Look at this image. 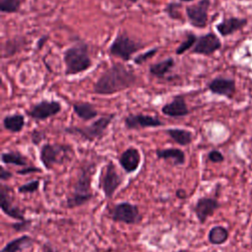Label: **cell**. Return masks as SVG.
<instances>
[{"mask_svg": "<svg viewBox=\"0 0 252 252\" xmlns=\"http://www.w3.org/2000/svg\"><path fill=\"white\" fill-rule=\"evenodd\" d=\"M61 109L62 106L59 101L42 99L39 102L33 104L29 110H27V114L34 120L42 121L57 115Z\"/></svg>", "mask_w": 252, "mask_h": 252, "instance_id": "8fae6325", "label": "cell"}, {"mask_svg": "<svg viewBox=\"0 0 252 252\" xmlns=\"http://www.w3.org/2000/svg\"><path fill=\"white\" fill-rule=\"evenodd\" d=\"M63 60L65 63V75L73 76L87 71L93 64L89 45L80 41L69 46L63 52Z\"/></svg>", "mask_w": 252, "mask_h": 252, "instance_id": "3957f363", "label": "cell"}, {"mask_svg": "<svg viewBox=\"0 0 252 252\" xmlns=\"http://www.w3.org/2000/svg\"><path fill=\"white\" fill-rule=\"evenodd\" d=\"M124 124L125 127L129 130H139L163 126L164 122H162L158 117L138 113L126 116L124 119Z\"/></svg>", "mask_w": 252, "mask_h": 252, "instance_id": "5bb4252c", "label": "cell"}, {"mask_svg": "<svg viewBox=\"0 0 252 252\" xmlns=\"http://www.w3.org/2000/svg\"><path fill=\"white\" fill-rule=\"evenodd\" d=\"M41 252H58L50 243L45 242L41 245Z\"/></svg>", "mask_w": 252, "mask_h": 252, "instance_id": "74e56055", "label": "cell"}, {"mask_svg": "<svg viewBox=\"0 0 252 252\" xmlns=\"http://www.w3.org/2000/svg\"><path fill=\"white\" fill-rule=\"evenodd\" d=\"M21 9V0H0V11L2 13L13 14Z\"/></svg>", "mask_w": 252, "mask_h": 252, "instance_id": "f1b7e54d", "label": "cell"}, {"mask_svg": "<svg viewBox=\"0 0 252 252\" xmlns=\"http://www.w3.org/2000/svg\"><path fill=\"white\" fill-rule=\"evenodd\" d=\"M248 24V20L246 18H238V17H229L223 19L220 23L216 25V29L218 32L222 36H228L235 32L241 30Z\"/></svg>", "mask_w": 252, "mask_h": 252, "instance_id": "ac0fdd59", "label": "cell"}, {"mask_svg": "<svg viewBox=\"0 0 252 252\" xmlns=\"http://www.w3.org/2000/svg\"><path fill=\"white\" fill-rule=\"evenodd\" d=\"M48 39V35H46V34H43L42 36H40L39 37V39H38V41H37V44H36V48L37 49H41L42 47H43V45H44V43H45V41Z\"/></svg>", "mask_w": 252, "mask_h": 252, "instance_id": "ab89813d", "label": "cell"}, {"mask_svg": "<svg viewBox=\"0 0 252 252\" xmlns=\"http://www.w3.org/2000/svg\"><path fill=\"white\" fill-rule=\"evenodd\" d=\"M209 91L217 95L232 98L236 92L235 81L231 78L216 77L208 83Z\"/></svg>", "mask_w": 252, "mask_h": 252, "instance_id": "9a60e30c", "label": "cell"}, {"mask_svg": "<svg viewBox=\"0 0 252 252\" xmlns=\"http://www.w3.org/2000/svg\"><path fill=\"white\" fill-rule=\"evenodd\" d=\"M32 223V220L26 219L25 220H19V221H15V222L11 223V227L16 232H24L31 228Z\"/></svg>", "mask_w": 252, "mask_h": 252, "instance_id": "d6a6232c", "label": "cell"}, {"mask_svg": "<svg viewBox=\"0 0 252 252\" xmlns=\"http://www.w3.org/2000/svg\"><path fill=\"white\" fill-rule=\"evenodd\" d=\"M40 185V181L37 179L30 180L29 182L22 184L18 187V192L21 194H32L35 193Z\"/></svg>", "mask_w": 252, "mask_h": 252, "instance_id": "4dcf8cb0", "label": "cell"}, {"mask_svg": "<svg viewBox=\"0 0 252 252\" xmlns=\"http://www.w3.org/2000/svg\"><path fill=\"white\" fill-rule=\"evenodd\" d=\"M109 215L113 221L125 224H137L143 219L139 207L127 201L115 204L109 211Z\"/></svg>", "mask_w": 252, "mask_h": 252, "instance_id": "ba28073f", "label": "cell"}, {"mask_svg": "<svg viewBox=\"0 0 252 252\" xmlns=\"http://www.w3.org/2000/svg\"><path fill=\"white\" fill-rule=\"evenodd\" d=\"M158 47H154L148 51H145L143 53H140L139 55H137L136 57H134V63L137 65H142L143 63H145L146 61H148L149 59L153 58L157 53H158Z\"/></svg>", "mask_w": 252, "mask_h": 252, "instance_id": "1f68e13d", "label": "cell"}, {"mask_svg": "<svg viewBox=\"0 0 252 252\" xmlns=\"http://www.w3.org/2000/svg\"><path fill=\"white\" fill-rule=\"evenodd\" d=\"M161 112L169 117H183L189 114L186 101L182 95H176L173 99L161 107Z\"/></svg>", "mask_w": 252, "mask_h": 252, "instance_id": "e0dca14e", "label": "cell"}, {"mask_svg": "<svg viewBox=\"0 0 252 252\" xmlns=\"http://www.w3.org/2000/svg\"><path fill=\"white\" fill-rule=\"evenodd\" d=\"M72 106L76 115L84 121H90L98 114L95 106L90 102H76Z\"/></svg>", "mask_w": 252, "mask_h": 252, "instance_id": "d4e9b609", "label": "cell"}, {"mask_svg": "<svg viewBox=\"0 0 252 252\" xmlns=\"http://www.w3.org/2000/svg\"><path fill=\"white\" fill-rule=\"evenodd\" d=\"M220 47L221 41L219 36L216 33L210 32L198 36L197 41L192 48V53L209 56L215 53Z\"/></svg>", "mask_w": 252, "mask_h": 252, "instance_id": "4fadbf2b", "label": "cell"}, {"mask_svg": "<svg viewBox=\"0 0 252 252\" xmlns=\"http://www.w3.org/2000/svg\"><path fill=\"white\" fill-rule=\"evenodd\" d=\"M221 207L218 199L213 197H200L193 206V213L201 224H204L207 220L214 216L215 213Z\"/></svg>", "mask_w": 252, "mask_h": 252, "instance_id": "7c38bea8", "label": "cell"}, {"mask_svg": "<svg viewBox=\"0 0 252 252\" xmlns=\"http://www.w3.org/2000/svg\"><path fill=\"white\" fill-rule=\"evenodd\" d=\"M208 159L213 163H220L224 160V156L219 150H211L208 153Z\"/></svg>", "mask_w": 252, "mask_h": 252, "instance_id": "836d02e7", "label": "cell"}, {"mask_svg": "<svg viewBox=\"0 0 252 252\" xmlns=\"http://www.w3.org/2000/svg\"><path fill=\"white\" fill-rule=\"evenodd\" d=\"M12 189L1 182L0 184V209L3 214L7 217L15 220H25L27 218L25 217V210L21 209L18 205L15 204L14 198L11 195Z\"/></svg>", "mask_w": 252, "mask_h": 252, "instance_id": "9c48e42d", "label": "cell"}, {"mask_svg": "<svg viewBox=\"0 0 252 252\" xmlns=\"http://www.w3.org/2000/svg\"><path fill=\"white\" fill-rule=\"evenodd\" d=\"M34 239L29 234H23L7 242L0 252H21L32 246Z\"/></svg>", "mask_w": 252, "mask_h": 252, "instance_id": "ffe728a7", "label": "cell"}, {"mask_svg": "<svg viewBox=\"0 0 252 252\" xmlns=\"http://www.w3.org/2000/svg\"><path fill=\"white\" fill-rule=\"evenodd\" d=\"M95 170V164L88 163L81 167L77 178L72 185V191L66 198L65 206L67 209H75L88 204L94 199L92 190V177Z\"/></svg>", "mask_w": 252, "mask_h": 252, "instance_id": "7a4b0ae2", "label": "cell"}, {"mask_svg": "<svg viewBox=\"0 0 252 252\" xmlns=\"http://www.w3.org/2000/svg\"><path fill=\"white\" fill-rule=\"evenodd\" d=\"M193 0H180V2H191Z\"/></svg>", "mask_w": 252, "mask_h": 252, "instance_id": "60d3db41", "label": "cell"}, {"mask_svg": "<svg viewBox=\"0 0 252 252\" xmlns=\"http://www.w3.org/2000/svg\"><path fill=\"white\" fill-rule=\"evenodd\" d=\"M41 169L39 167H36L34 165H28L25 166L19 170H17V174L19 175H27V174H31V173H34V172H40Z\"/></svg>", "mask_w": 252, "mask_h": 252, "instance_id": "d590c367", "label": "cell"}, {"mask_svg": "<svg viewBox=\"0 0 252 252\" xmlns=\"http://www.w3.org/2000/svg\"><path fill=\"white\" fill-rule=\"evenodd\" d=\"M210 6L211 0H199L196 4L186 6L185 12L189 24L195 28H205L208 24V12Z\"/></svg>", "mask_w": 252, "mask_h": 252, "instance_id": "30bf717a", "label": "cell"}, {"mask_svg": "<svg viewBox=\"0 0 252 252\" xmlns=\"http://www.w3.org/2000/svg\"><path fill=\"white\" fill-rule=\"evenodd\" d=\"M45 138V133L42 130L34 129L31 134V141L34 145H38Z\"/></svg>", "mask_w": 252, "mask_h": 252, "instance_id": "e575fe53", "label": "cell"}, {"mask_svg": "<svg viewBox=\"0 0 252 252\" xmlns=\"http://www.w3.org/2000/svg\"><path fill=\"white\" fill-rule=\"evenodd\" d=\"M136 74L121 63H115L106 69L94 84L93 92L96 94H113L132 88L137 83Z\"/></svg>", "mask_w": 252, "mask_h": 252, "instance_id": "6da1fadb", "label": "cell"}, {"mask_svg": "<svg viewBox=\"0 0 252 252\" xmlns=\"http://www.w3.org/2000/svg\"><path fill=\"white\" fill-rule=\"evenodd\" d=\"M182 8L181 2H169L165 8L164 13L172 20H182V16L179 12V10Z\"/></svg>", "mask_w": 252, "mask_h": 252, "instance_id": "f546056e", "label": "cell"}, {"mask_svg": "<svg viewBox=\"0 0 252 252\" xmlns=\"http://www.w3.org/2000/svg\"><path fill=\"white\" fill-rule=\"evenodd\" d=\"M197 38H198V36H196L195 33L187 32L185 35V39L182 40L181 43L178 45V47L175 50V53L177 55H181V54L185 53L191 47H194V45L197 41Z\"/></svg>", "mask_w": 252, "mask_h": 252, "instance_id": "83f0119b", "label": "cell"}, {"mask_svg": "<svg viewBox=\"0 0 252 252\" xmlns=\"http://www.w3.org/2000/svg\"><path fill=\"white\" fill-rule=\"evenodd\" d=\"M175 196L178 198V199H181V200H185L187 198V192L185 191V189L183 188H178L175 192Z\"/></svg>", "mask_w": 252, "mask_h": 252, "instance_id": "f35d334b", "label": "cell"}, {"mask_svg": "<svg viewBox=\"0 0 252 252\" xmlns=\"http://www.w3.org/2000/svg\"><path fill=\"white\" fill-rule=\"evenodd\" d=\"M114 117H115V113L107 114L97 118L88 126H84V127L68 126L64 129V131L68 134L78 135L86 141L94 142V140H99L102 138L107 127L112 122Z\"/></svg>", "mask_w": 252, "mask_h": 252, "instance_id": "5b68a950", "label": "cell"}, {"mask_svg": "<svg viewBox=\"0 0 252 252\" xmlns=\"http://www.w3.org/2000/svg\"><path fill=\"white\" fill-rule=\"evenodd\" d=\"M3 127L11 133H20L25 127V116L19 112L6 115L3 118Z\"/></svg>", "mask_w": 252, "mask_h": 252, "instance_id": "7402d4cb", "label": "cell"}, {"mask_svg": "<svg viewBox=\"0 0 252 252\" xmlns=\"http://www.w3.org/2000/svg\"><path fill=\"white\" fill-rule=\"evenodd\" d=\"M72 147L63 144L45 143L40 147L39 159L45 169L51 170L55 164H63L70 160Z\"/></svg>", "mask_w": 252, "mask_h": 252, "instance_id": "277c9868", "label": "cell"}, {"mask_svg": "<svg viewBox=\"0 0 252 252\" xmlns=\"http://www.w3.org/2000/svg\"><path fill=\"white\" fill-rule=\"evenodd\" d=\"M156 156L158 159H171L174 165H183L186 160L185 153L178 148H166L156 150Z\"/></svg>", "mask_w": 252, "mask_h": 252, "instance_id": "d6986e66", "label": "cell"}, {"mask_svg": "<svg viewBox=\"0 0 252 252\" xmlns=\"http://www.w3.org/2000/svg\"><path fill=\"white\" fill-rule=\"evenodd\" d=\"M118 162L126 174L135 172L141 163L140 151L135 147H129L118 158Z\"/></svg>", "mask_w": 252, "mask_h": 252, "instance_id": "2e32d148", "label": "cell"}, {"mask_svg": "<svg viewBox=\"0 0 252 252\" xmlns=\"http://www.w3.org/2000/svg\"><path fill=\"white\" fill-rule=\"evenodd\" d=\"M145 45L132 39L126 32H119L111 42L108 53L123 61H129L132 55Z\"/></svg>", "mask_w": 252, "mask_h": 252, "instance_id": "52a82bcc", "label": "cell"}, {"mask_svg": "<svg viewBox=\"0 0 252 252\" xmlns=\"http://www.w3.org/2000/svg\"><path fill=\"white\" fill-rule=\"evenodd\" d=\"M166 135L180 146H188L193 141V135L190 131L182 128H168L165 130Z\"/></svg>", "mask_w": 252, "mask_h": 252, "instance_id": "484cf974", "label": "cell"}, {"mask_svg": "<svg viewBox=\"0 0 252 252\" xmlns=\"http://www.w3.org/2000/svg\"><path fill=\"white\" fill-rule=\"evenodd\" d=\"M251 140H252V137H251Z\"/></svg>", "mask_w": 252, "mask_h": 252, "instance_id": "7bdbcfd3", "label": "cell"}, {"mask_svg": "<svg viewBox=\"0 0 252 252\" xmlns=\"http://www.w3.org/2000/svg\"><path fill=\"white\" fill-rule=\"evenodd\" d=\"M174 65H175L174 59L172 57H168L159 62L152 64L149 68V72L151 75H153L157 78L163 79V78H165L166 74H168L171 71V69L174 67Z\"/></svg>", "mask_w": 252, "mask_h": 252, "instance_id": "cb8c5ba5", "label": "cell"}, {"mask_svg": "<svg viewBox=\"0 0 252 252\" xmlns=\"http://www.w3.org/2000/svg\"><path fill=\"white\" fill-rule=\"evenodd\" d=\"M27 43V38L23 35H15L14 37L7 39L2 45V57H12L13 55L21 51Z\"/></svg>", "mask_w": 252, "mask_h": 252, "instance_id": "44dd1931", "label": "cell"}, {"mask_svg": "<svg viewBox=\"0 0 252 252\" xmlns=\"http://www.w3.org/2000/svg\"><path fill=\"white\" fill-rule=\"evenodd\" d=\"M129 1H131V2H133V3H134V2H136L137 0H129Z\"/></svg>", "mask_w": 252, "mask_h": 252, "instance_id": "b9f144b4", "label": "cell"}, {"mask_svg": "<svg viewBox=\"0 0 252 252\" xmlns=\"http://www.w3.org/2000/svg\"><path fill=\"white\" fill-rule=\"evenodd\" d=\"M229 238V231L228 229L220 224L214 225L210 228L208 232V241L212 245H222L224 244Z\"/></svg>", "mask_w": 252, "mask_h": 252, "instance_id": "603a6c76", "label": "cell"}, {"mask_svg": "<svg viewBox=\"0 0 252 252\" xmlns=\"http://www.w3.org/2000/svg\"><path fill=\"white\" fill-rule=\"evenodd\" d=\"M13 177V173L6 169L4 166H1V171H0V180L1 182H4V181H7L9 179H11Z\"/></svg>", "mask_w": 252, "mask_h": 252, "instance_id": "8d00e7d4", "label": "cell"}, {"mask_svg": "<svg viewBox=\"0 0 252 252\" xmlns=\"http://www.w3.org/2000/svg\"><path fill=\"white\" fill-rule=\"evenodd\" d=\"M1 161L4 164H13L18 166H28L27 158L19 151H9L1 154Z\"/></svg>", "mask_w": 252, "mask_h": 252, "instance_id": "4316f807", "label": "cell"}, {"mask_svg": "<svg viewBox=\"0 0 252 252\" xmlns=\"http://www.w3.org/2000/svg\"><path fill=\"white\" fill-rule=\"evenodd\" d=\"M123 183V177L120 175L113 161H108L101 169L98 177V188L106 199H111L116 190Z\"/></svg>", "mask_w": 252, "mask_h": 252, "instance_id": "8992f818", "label": "cell"}]
</instances>
